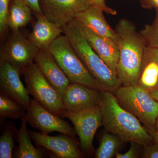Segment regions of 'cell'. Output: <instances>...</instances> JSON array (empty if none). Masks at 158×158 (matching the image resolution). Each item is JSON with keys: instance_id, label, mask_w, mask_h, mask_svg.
Here are the masks:
<instances>
[{"instance_id": "obj_23", "label": "cell", "mask_w": 158, "mask_h": 158, "mask_svg": "<svg viewBox=\"0 0 158 158\" xmlns=\"http://www.w3.org/2000/svg\"><path fill=\"white\" fill-rule=\"evenodd\" d=\"M16 131L13 123L7 125L0 138V158L13 157L15 138L17 137Z\"/></svg>"}, {"instance_id": "obj_26", "label": "cell", "mask_w": 158, "mask_h": 158, "mask_svg": "<svg viewBox=\"0 0 158 158\" xmlns=\"http://www.w3.org/2000/svg\"><path fill=\"white\" fill-rule=\"evenodd\" d=\"M142 157L144 158H158V143L150 144L143 146Z\"/></svg>"}, {"instance_id": "obj_25", "label": "cell", "mask_w": 158, "mask_h": 158, "mask_svg": "<svg viewBox=\"0 0 158 158\" xmlns=\"http://www.w3.org/2000/svg\"><path fill=\"white\" fill-rule=\"evenodd\" d=\"M11 0H0V34L2 37L6 34L8 28L7 15Z\"/></svg>"}, {"instance_id": "obj_2", "label": "cell", "mask_w": 158, "mask_h": 158, "mask_svg": "<svg viewBox=\"0 0 158 158\" xmlns=\"http://www.w3.org/2000/svg\"><path fill=\"white\" fill-rule=\"evenodd\" d=\"M115 31L119 51L117 77L123 86L138 85L146 43L135 25L126 19L119 20Z\"/></svg>"}, {"instance_id": "obj_29", "label": "cell", "mask_w": 158, "mask_h": 158, "mask_svg": "<svg viewBox=\"0 0 158 158\" xmlns=\"http://www.w3.org/2000/svg\"><path fill=\"white\" fill-rule=\"evenodd\" d=\"M28 6L35 13L42 14L40 7V0H21Z\"/></svg>"}, {"instance_id": "obj_10", "label": "cell", "mask_w": 158, "mask_h": 158, "mask_svg": "<svg viewBox=\"0 0 158 158\" xmlns=\"http://www.w3.org/2000/svg\"><path fill=\"white\" fill-rule=\"evenodd\" d=\"M42 14L60 28L91 6L88 0H40Z\"/></svg>"}, {"instance_id": "obj_15", "label": "cell", "mask_w": 158, "mask_h": 158, "mask_svg": "<svg viewBox=\"0 0 158 158\" xmlns=\"http://www.w3.org/2000/svg\"><path fill=\"white\" fill-rule=\"evenodd\" d=\"M34 62L44 76L62 97L71 82L50 52L39 50Z\"/></svg>"}, {"instance_id": "obj_24", "label": "cell", "mask_w": 158, "mask_h": 158, "mask_svg": "<svg viewBox=\"0 0 158 158\" xmlns=\"http://www.w3.org/2000/svg\"><path fill=\"white\" fill-rule=\"evenodd\" d=\"M146 46L158 48V9H156V16L151 24H147L140 32Z\"/></svg>"}, {"instance_id": "obj_1", "label": "cell", "mask_w": 158, "mask_h": 158, "mask_svg": "<svg viewBox=\"0 0 158 158\" xmlns=\"http://www.w3.org/2000/svg\"><path fill=\"white\" fill-rule=\"evenodd\" d=\"M100 94L102 125L108 132L117 136L122 142H135L143 146L151 144L153 139L146 128L122 107L113 92L100 90Z\"/></svg>"}, {"instance_id": "obj_32", "label": "cell", "mask_w": 158, "mask_h": 158, "mask_svg": "<svg viewBox=\"0 0 158 158\" xmlns=\"http://www.w3.org/2000/svg\"><path fill=\"white\" fill-rule=\"evenodd\" d=\"M151 96L158 102V86L149 91Z\"/></svg>"}, {"instance_id": "obj_18", "label": "cell", "mask_w": 158, "mask_h": 158, "mask_svg": "<svg viewBox=\"0 0 158 158\" xmlns=\"http://www.w3.org/2000/svg\"><path fill=\"white\" fill-rule=\"evenodd\" d=\"M138 85L148 91L158 86V62L147 46L144 49Z\"/></svg>"}, {"instance_id": "obj_4", "label": "cell", "mask_w": 158, "mask_h": 158, "mask_svg": "<svg viewBox=\"0 0 158 158\" xmlns=\"http://www.w3.org/2000/svg\"><path fill=\"white\" fill-rule=\"evenodd\" d=\"M113 93L122 107L137 117L147 130H156L158 102L149 91L139 85H121Z\"/></svg>"}, {"instance_id": "obj_3", "label": "cell", "mask_w": 158, "mask_h": 158, "mask_svg": "<svg viewBox=\"0 0 158 158\" xmlns=\"http://www.w3.org/2000/svg\"><path fill=\"white\" fill-rule=\"evenodd\" d=\"M74 50L98 82L102 90L114 92L121 82L106 63L94 50L82 34L78 23L74 19L62 28Z\"/></svg>"}, {"instance_id": "obj_5", "label": "cell", "mask_w": 158, "mask_h": 158, "mask_svg": "<svg viewBox=\"0 0 158 158\" xmlns=\"http://www.w3.org/2000/svg\"><path fill=\"white\" fill-rule=\"evenodd\" d=\"M71 83L102 90L74 50L65 35H60L50 46L48 50Z\"/></svg>"}, {"instance_id": "obj_6", "label": "cell", "mask_w": 158, "mask_h": 158, "mask_svg": "<svg viewBox=\"0 0 158 158\" xmlns=\"http://www.w3.org/2000/svg\"><path fill=\"white\" fill-rule=\"evenodd\" d=\"M29 94L52 113L60 116L64 110L62 97L41 73L34 62L22 73Z\"/></svg>"}, {"instance_id": "obj_30", "label": "cell", "mask_w": 158, "mask_h": 158, "mask_svg": "<svg viewBox=\"0 0 158 158\" xmlns=\"http://www.w3.org/2000/svg\"><path fill=\"white\" fill-rule=\"evenodd\" d=\"M141 6L145 9H158V0H141Z\"/></svg>"}, {"instance_id": "obj_11", "label": "cell", "mask_w": 158, "mask_h": 158, "mask_svg": "<svg viewBox=\"0 0 158 158\" xmlns=\"http://www.w3.org/2000/svg\"><path fill=\"white\" fill-rule=\"evenodd\" d=\"M100 90L71 83L62 96L64 110L78 113L99 106Z\"/></svg>"}, {"instance_id": "obj_16", "label": "cell", "mask_w": 158, "mask_h": 158, "mask_svg": "<svg viewBox=\"0 0 158 158\" xmlns=\"http://www.w3.org/2000/svg\"><path fill=\"white\" fill-rule=\"evenodd\" d=\"M35 15L36 21L29 35L28 40L38 49L48 50L50 46L63 33V31L43 14Z\"/></svg>"}, {"instance_id": "obj_13", "label": "cell", "mask_w": 158, "mask_h": 158, "mask_svg": "<svg viewBox=\"0 0 158 158\" xmlns=\"http://www.w3.org/2000/svg\"><path fill=\"white\" fill-rule=\"evenodd\" d=\"M20 73L8 62L1 61L0 93L15 100L27 110L31 99L21 80Z\"/></svg>"}, {"instance_id": "obj_31", "label": "cell", "mask_w": 158, "mask_h": 158, "mask_svg": "<svg viewBox=\"0 0 158 158\" xmlns=\"http://www.w3.org/2000/svg\"><path fill=\"white\" fill-rule=\"evenodd\" d=\"M148 131L149 133L153 139L154 141L156 143H158V131L156 130H147Z\"/></svg>"}, {"instance_id": "obj_9", "label": "cell", "mask_w": 158, "mask_h": 158, "mask_svg": "<svg viewBox=\"0 0 158 158\" xmlns=\"http://www.w3.org/2000/svg\"><path fill=\"white\" fill-rule=\"evenodd\" d=\"M27 111L26 115L30 125L43 134L48 135L53 132H58L72 136L77 134L74 128L68 123L44 107L34 99L31 100Z\"/></svg>"}, {"instance_id": "obj_14", "label": "cell", "mask_w": 158, "mask_h": 158, "mask_svg": "<svg viewBox=\"0 0 158 158\" xmlns=\"http://www.w3.org/2000/svg\"><path fill=\"white\" fill-rule=\"evenodd\" d=\"M78 23L82 34L90 46L113 73L117 76L119 56L118 44L112 40L98 35L90 29L82 25L78 22Z\"/></svg>"}, {"instance_id": "obj_8", "label": "cell", "mask_w": 158, "mask_h": 158, "mask_svg": "<svg viewBox=\"0 0 158 158\" xmlns=\"http://www.w3.org/2000/svg\"><path fill=\"white\" fill-rule=\"evenodd\" d=\"M39 50L19 31L12 32L1 51V61L8 62L22 73L34 62Z\"/></svg>"}, {"instance_id": "obj_19", "label": "cell", "mask_w": 158, "mask_h": 158, "mask_svg": "<svg viewBox=\"0 0 158 158\" xmlns=\"http://www.w3.org/2000/svg\"><path fill=\"white\" fill-rule=\"evenodd\" d=\"M31 10L21 0H11L7 19L8 28L15 32L27 24L31 19Z\"/></svg>"}, {"instance_id": "obj_21", "label": "cell", "mask_w": 158, "mask_h": 158, "mask_svg": "<svg viewBox=\"0 0 158 158\" xmlns=\"http://www.w3.org/2000/svg\"><path fill=\"white\" fill-rule=\"evenodd\" d=\"M25 110V108L16 100L0 93L1 117L21 120L26 116Z\"/></svg>"}, {"instance_id": "obj_22", "label": "cell", "mask_w": 158, "mask_h": 158, "mask_svg": "<svg viewBox=\"0 0 158 158\" xmlns=\"http://www.w3.org/2000/svg\"><path fill=\"white\" fill-rule=\"evenodd\" d=\"M122 141L114 134L107 133L102 136L95 153L96 158H112L116 156Z\"/></svg>"}, {"instance_id": "obj_12", "label": "cell", "mask_w": 158, "mask_h": 158, "mask_svg": "<svg viewBox=\"0 0 158 158\" xmlns=\"http://www.w3.org/2000/svg\"><path fill=\"white\" fill-rule=\"evenodd\" d=\"M31 139L37 146L44 148L54 153L57 157L80 158L82 157L73 136L61 134L50 136L42 133L29 131Z\"/></svg>"}, {"instance_id": "obj_20", "label": "cell", "mask_w": 158, "mask_h": 158, "mask_svg": "<svg viewBox=\"0 0 158 158\" xmlns=\"http://www.w3.org/2000/svg\"><path fill=\"white\" fill-rule=\"evenodd\" d=\"M28 123L27 115L21 120V125L18 131L17 140L19 144L16 153V158H41L43 157V152L39 148L34 147L31 141V136L27 129Z\"/></svg>"}, {"instance_id": "obj_7", "label": "cell", "mask_w": 158, "mask_h": 158, "mask_svg": "<svg viewBox=\"0 0 158 158\" xmlns=\"http://www.w3.org/2000/svg\"><path fill=\"white\" fill-rule=\"evenodd\" d=\"M60 117L68 118L72 123L79 136L82 150L86 152L92 151L95 133L98 128L102 125L99 106L78 113L64 110Z\"/></svg>"}, {"instance_id": "obj_17", "label": "cell", "mask_w": 158, "mask_h": 158, "mask_svg": "<svg viewBox=\"0 0 158 158\" xmlns=\"http://www.w3.org/2000/svg\"><path fill=\"white\" fill-rule=\"evenodd\" d=\"M103 12L98 7L91 6L77 15L75 19L82 25L95 34L112 40L118 44V38L117 33L107 22Z\"/></svg>"}, {"instance_id": "obj_27", "label": "cell", "mask_w": 158, "mask_h": 158, "mask_svg": "<svg viewBox=\"0 0 158 158\" xmlns=\"http://www.w3.org/2000/svg\"><path fill=\"white\" fill-rule=\"evenodd\" d=\"M131 147L127 152L124 154L116 153V158H135L138 157V143L135 142H131Z\"/></svg>"}, {"instance_id": "obj_28", "label": "cell", "mask_w": 158, "mask_h": 158, "mask_svg": "<svg viewBox=\"0 0 158 158\" xmlns=\"http://www.w3.org/2000/svg\"><path fill=\"white\" fill-rule=\"evenodd\" d=\"M91 6H95L101 9L103 12L111 15H115L117 14L115 10L111 9L106 5L105 0H88Z\"/></svg>"}, {"instance_id": "obj_33", "label": "cell", "mask_w": 158, "mask_h": 158, "mask_svg": "<svg viewBox=\"0 0 158 158\" xmlns=\"http://www.w3.org/2000/svg\"><path fill=\"white\" fill-rule=\"evenodd\" d=\"M156 130L158 131V115L156 121Z\"/></svg>"}]
</instances>
